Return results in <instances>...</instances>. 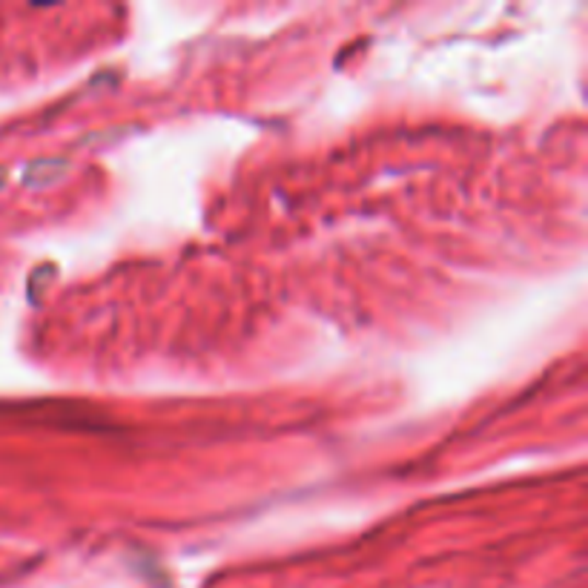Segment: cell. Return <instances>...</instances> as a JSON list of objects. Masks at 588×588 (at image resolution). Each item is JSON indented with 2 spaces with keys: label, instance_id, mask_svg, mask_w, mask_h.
Returning a JSON list of instances; mask_svg holds the SVG:
<instances>
[{
  "label": "cell",
  "instance_id": "cell-1",
  "mask_svg": "<svg viewBox=\"0 0 588 588\" xmlns=\"http://www.w3.org/2000/svg\"><path fill=\"white\" fill-rule=\"evenodd\" d=\"M67 166L61 161H38L35 166H30V173H26V184H53L58 175L64 173Z\"/></svg>",
  "mask_w": 588,
  "mask_h": 588
}]
</instances>
